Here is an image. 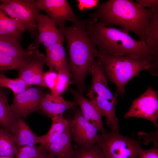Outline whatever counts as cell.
I'll return each mask as SVG.
<instances>
[{"instance_id": "cell-1", "label": "cell", "mask_w": 158, "mask_h": 158, "mask_svg": "<svg viewBox=\"0 0 158 158\" xmlns=\"http://www.w3.org/2000/svg\"><path fill=\"white\" fill-rule=\"evenodd\" d=\"M90 20V18L79 19L70 26L58 27L67 44L71 82L82 94L85 90L86 76L98 52L87 32L86 26Z\"/></svg>"}, {"instance_id": "cell-2", "label": "cell", "mask_w": 158, "mask_h": 158, "mask_svg": "<svg viewBox=\"0 0 158 158\" xmlns=\"http://www.w3.org/2000/svg\"><path fill=\"white\" fill-rule=\"evenodd\" d=\"M90 18L86 26L87 32L99 52L116 56L134 55L149 63L152 68L158 63V57L145 43L134 39L128 30L105 26Z\"/></svg>"}, {"instance_id": "cell-3", "label": "cell", "mask_w": 158, "mask_h": 158, "mask_svg": "<svg viewBox=\"0 0 158 158\" xmlns=\"http://www.w3.org/2000/svg\"><path fill=\"white\" fill-rule=\"evenodd\" d=\"M154 11L130 0H109L99 3L90 17L105 26L116 25L136 35L145 42Z\"/></svg>"}, {"instance_id": "cell-4", "label": "cell", "mask_w": 158, "mask_h": 158, "mask_svg": "<svg viewBox=\"0 0 158 158\" xmlns=\"http://www.w3.org/2000/svg\"><path fill=\"white\" fill-rule=\"evenodd\" d=\"M97 58L107 79L115 84L117 92L121 95L126 92V84L133 77L138 76L140 72L146 70L152 74V66L134 55H111L98 51Z\"/></svg>"}, {"instance_id": "cell-5", "label": "cell", "mask_w": 158, "mask_h": 158, "mask_svg": "<svg viewBox=\"0 0 158 158\" xmlns=\"http://www.w3.org/2000/svg\"><path fill=\"white\" fill-rule=\"evenodd\" d=\"M96 144L105 158H138L143 150L139 140L119 131H106L99 135Z\"/></svg>"}, {"instance_id": "cell-6", "label": "cell", "mask_w": 158, "mask_h": 158, "mask_svg": "<svg viewBox=\"0 0 158 158\" xmlns=\"http://www.w3.org/2000/svg\"><path fill=\"white\" fill-rule=\"evenodd\" d=\"M0 9L18 23L35 39L38 36L36 28L40 13L35 0H0Z\"/></svg>"}, {"instance_id": "cell-7", "label": "cell", "mask_w": 158, "mask_h": 158, "mask_svg": "<svg viewBox=\"0 0 158 158\" xmlns=\"http://www.w3.org/2000/svg\"><path fill=\"white\" fill-rule=\"evenodd\" d=\"M158 92L148 86L145 91L133 101L128 111L124 115L128 119L135 117L145 119L152 122L157 128L158 117Z\"/></svg>"}, {"instance_id": "cell-8", "label": "cell", "mask_w": 158, "mask_h": 158, "mask_svg": "<svg viewBox=\"0 0 158 158\" xmlns=\"http://www.w3.org/2000/svg\"><path fill=\"white\" fill-rule=\"evenodd\" d=\"M44 96L41 87L29 88L14 95L11 110L16 116L25 120L29 114L39 110L40 102Z\"/></svg>"}, {"instance_id": "cell-9", "label": "cell", "mask_w": 158, "mask_h": 158, "mask_svg": "<svg viewBox=\"0 0 158 158\" xmlns=\"http://www.w3.org/2000/svg\"><path fill=\"white\" fill-rule=\"evenodd\" d=\"M35 4L38 9L46 13L58 27L65 25L66 21L72 23L80 19L66 0H37Z\"/></svg>"}, {"instance_id": "cell-10", "label": "cell", "mask_w": 158, "mask_h": 158, "mask_svg": "<svg viewBox=\"0 0 158 158\" xmlns=\"http://www.w3.org/2000/svg\"><path fill=\"white\" fill-rule=\"evenodd\" d=\"M70 128L73 140L76 145L85 147L96 143L99 131L85 118L80 109L76 111Z\"/></svg>"}, {"instance_id": "cell-11", "label": "cell", "mask_w": 158, "mask_h": 158, "mask_svg": "<svg viewBox=\"0 0 158 158\" xmlns=\"http://www.w3.org/2000/svg\"><path fill=\"white\" fill-rule=\"evenodd\" d=\"M36 28L38 33L32 47L38 48L40 44L46 47L56 44L63 42L65 39L62 32L47 15L40 13L37 19Z\"/></svg>"}, {"instance_id": "cell-12", "label": "cell", "mask_w": 158, "mask_h": 158, "mask_svg": "<svg viewBox=\"0 0 158 158\" xmlns=\"http://www.w3.org/2000/svg\"><path fill=\"white\" fill-rule=\"evenodd\" d=\"M45 55L37 48L30 61L18 70V76L29 86L36 85L46 86L43 80Z\"/></svg>"}, {"instance_id": "cell-13", "label": "cell", "mask_w": 158, "mask_h": 158, "mask_svg": "<svg viewBox=\"0 0 158 158\" xmlns=\"http://www.w3.org/2000/svg\"><path fill=\"white\" fill-rule=\"evenodd\" d=\"M70 91L74 96L75 101L79 105L85 118L101 133H105L106 131L104 127L102 115L94 103L76 90L71 89Z\"/></svg>"}, {"instance_id": "cell-14", "label": "cell", "mask_w": 158, "mask_h": 158, "mask_svg": "<svg viewBox=\"0 0 158 158\" xmlns=\"http://www.w3.org/2000/svg\"><path fill=\"white\" fill-rule=\"evenodd\" d=\"M9 131L15 138L18 150L24 146L34 147L39 142V136L35 135L21 117H17Z\"/></svg>"}, {"instance_id": "cell-15", "label": "cell", "mask_w": 158, "mask_h": 158, "mask_svg": "<svg viewBox=\"0 0 158 158\" xmlns=\"http://www.w3.org/2000/svg\"><path fill=\"white\" fill-rule=\"evenodd\" d=\"M77 105L75 101L65 100L61 95L47 94L41 100L39 110L51 118L63 114L66 110L72 108Z\"/></svg>"}, {"instance_id": "cell-16", "label": "cell", "mask_w": 158, "mask_h": 158, "mask_svg": "<svg viewBox=\"0 0 158 158\" xmlns=\"http://www.w3.org/2000/svg\"><path fill=\"white\" fill-rule=\"evenodd\" d=\"M45 64L49 70L57 72L69 68L63 42L57 43L45 47Z\"/></svg>"}, {"instance_id": "cell-17", "label": "cell", "mask_w": 158, "mask_h": 158, "mask_svg": "<svg viewBox=\"0 0 158 158\" xmlns=\"http://www.w3.org/2000/svg\"><path fill=\"white\" fill-rule=\"evenodd\" d=\"M72 137L70 126L46 149L57 158H71L73 153Z\"/></svg>"}, {"instance_id": "cell-18", "label": "cell", "mask_w": 158, "mask_h": 158, "mask_svg": "<svg viewBox=\"0 0 158 158\" xmlns=\"http://www.w3.org/2000/svg\"><path fill=\"white\" fill-rule=\"evenodd\" d=\"M36 49H34L30 46L26 50L16 39L0 35V53L5 55L17 58H29Z\"/></svg>"}, {"instance_id": "cell-19", "label": "cell", "mask_w": 158, "mask_h": 158, "mask_svg": "<svg viewBox=\"0 0 158 158\" xmlns=\"http://www.w3.org/2000/svg\"><path fill=\"white\" fill-rule=\"evenodd\" d=\"M51 118L52 123L48 132L45 135L40 136L39 143L45 148L53 142L70 125L71 122L64 118L63 114L54 116Z\"/></svg>"}, {"instance_id": "cell-20", "label": "cell", "mask_w": 158, "mask_h": 158, "mask_svg": "<svg viewBox=\"0 0 158 158\" xmlns=\"http://www.w3.org/2000/svg\"><path fill=\"white\" fill-rule=\"evenodd\" d=\"M18 23L7 16L0 9V35L12 37L19 42L25 31Z\"/></svg>"}, {"instance_id": "cell-21", "label": "cell", "mask_w": 158, "mask_h": 158, "mask_svg": "<svg viewBox=\"0 0 158 158\" xmlns=\"http://www.w3.org/2000/svg\"><path fill=\"white\" fill-rule=\"evenodd\" d=\"M17 117L11 110L8 98L4 88H0V127L9 131L10 127Z\"/></svg>"}, {"instance_id": "cell-22", "label": "cell", "mask_w": 158, "mask_h": 158, "mask_svg": "<svg viewBox=\"0 0 158 158\" xmlns=\"http://www.w3.org/2000/svg\"><path fill=\"white\" fill-rule=\"evenodd\" d=\"M145 43L149 49L158 56V9L153 11L149 24Z\"/></svg>"}, {"instance_id": "cell-23", "label": "cell", "mask_w": 158, "mask_h": 158, "mask_svg": "<svg viewBox=\"0 0 158 158\" xmlns=\"http://www.w3.org/2000/svg\"><path fill=\"white\" fill-rule=\"evenodd\" d=\"M14 136L9 131L0 127V156L14 157L18 152Z\"/></svg>"}, {"instance_id": "cell-24", "label": "cell", "mask_w": 158, "mask_h": 158, "mask_svg": "<svg viewBox=\"0 0 158 158\" xmlns=\"http://www.w3.org/2000/svg\"><path fill=\"white\" fill-rule=\"evenodd\" d=\"M32 56L29 58H19L0 53V74H5L6 72L13 70H18L30 61Z\"/></svg>"}, {"instance_id": "cell-25", "label": "cell", "mask_w": 158, "mask_h": 158, "mask_svg": "<svg viewBox=\"0 0 158 158\" xmlns=\"http://www.w3.org/2000/svg\"><path fill=\"white\" fill-rule=\"evenodd\" d=\"M22 79H12L6 77L4 74H0V88L6 87L11 89L14 95L21 93L29 88Z\"/></svg>"}, {"instance_id": "cell-26", "label": "cell", "mask_w": 158, "mask_h": 158, "mask_svg": "<svg viewBox=\"0 0 158 158\" xmlns=\"http://www.w3.org/2000/svg\"><path fill=\"white\" fill-rule=\"evenodd\" d=\"M73 149L71 158H105L101 149L96 144L85 147L76 145Z\"/></svg>"}, {"instance_id": "cell-27", "label": "cell", "mask_w": 158, "mask_h": 158, "mask_svg": "<svg viewBox=\"0 0 158 158\" xmlns=\"http://www.w3.org/2000/svg\"><path fill=\"white\" fill-rule=\"evenodd\" d=\"M48 152L43 145L20 147L15 158H44Z\"/></svg>"}, {"instance_id": "cell-28", "label": "cell", "mask_w": 158, "mask_h": 158, "mask_svg": "<svg viewBox=\"0 0 158 158\" xmlns=\"http://www.w3.org/2000/svg\"><path fill=\"white\" fill-rule=\"evenodd\" d=\"M58 73L57 83L54 91L51 94L54 95H61L71 83V74L69 68L61 70Z\"/></svg>"}, {"instance_id": "cell-29", "label": "cell", "mask_w": 158, "mask_h": 158, "mask_svg": "<svg viewBox=\"0 0 158 158\" xmlns=\"http://www.w3.org/2000/svg\"><path fill=\"white\" fill-rule=\"evenodd\" d=\"M58 78V73L53 71L49 70L43 73V80L46 86L51 91L54 90Z\"/></svg>"}, {"instance_id": "cell-30", "label": "cell", "mask_w": 158, "mask_h": 158, "mask_svg": "<svg viewBox=\"0 0 158 158\" xmlns=\"http://www.w3.org/2000/svg\"><path fill=\"white\" fill-rule=\"evenodd\" d=\"M79 9L83 11L86 9H91L97 7L99 1L98 0H77Z\"/></svg>"}, {"instance_id": "cell-31", "label": "cell", "mask_w": 158, "mask_h": 158, "mask_svg": "<svg viewBox=\"0 0 158 158\" xmlns=\"http://www.w3.org/2000/svg\"><path fill=\"white\" fill-rule=\"evenodd\" d=\"M157 147L142 150L138 158H158V149Z\"/></svg>"}, {"instance_id": "cell-32", "label": "cell", "mask_w": 158, "mask_h": 158, "mask_svg": "<svg viewBox=\"0 0 158 158\" xmlns=\"http://www.w3.org/2000/svg\"><path fill=\"white\" fill-rule=\"evenodd\" d=\"M136 2L139 5L145 8L148 7L151 10L158 8L157 0H136Z\"/></svg>"}, {"instance_id": "cell-33", "label": "cell", "mask_w": 158, "mask_h": 158, "mask_svg": "<svg viewBox=\"0 0 158 158\" xmlns=\"http://www.w3.org/2000/svg\"><path fill=\"white\" fill-rule=\"evenodd\" d=\"M44 158H57L56 157L53 155L50 154L48 152Z\"/></svg>"}, {"instance_id": "cell-34", "label": "cell", "mask_w": 158, "mask_h": 158, "mask_svg": "<svg viewBox=\"0 0 158 158\" xmlns=\"http://www.w3.org/2000/svg\"><path fill=\"white\" fill-rule=\"evenodd\" d=\"M0 158H14V157L11 156H0Z\"/></svg>"}]
</instances>
